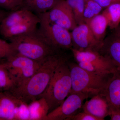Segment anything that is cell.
Returning <instances> with one entry per match:
<instances>
[{"label": "cell", "mask_w": 120, "mask_h": 120, "mask_svg": "<svg viewBox=\"0 0 120 120\" xmlns=\"http://www.w3.org/2000/svg\"><path fill=\"white\" fill-rule=\"evenodd\" d=\"M14 52L11 43L0 38V59L6 58Z\"/></svg>", "instance_id": "603a6c76"}, {"label": "cell", "mask_w": 120, "mask_h": 120, "mask_svg": "<svg viewBox=\"0 0 120 120\" xmlns=\"http://www.w3.org/2000/svg\"><path fill=\"white\" fill-rule=\"evenodd\" d=\"M68 120H98L90 114L84 112L77 113L70 117Z\"/></svg>", "instance_id": "cb8c5ba5"}, {"label": "cell", "mask_w": 120, "mask_h": 120, "mask_svg": "<svg viewBox=\"0 0 120 120\" xmlns=\"http://www.w3.org/2000/svg\"><path fill=\"white\" fill-rule=\"evenodd\" d=\"M102 14L107 19L110 28L116 29L120 23V2L114 3L107 7Z\"/></svg>", "instance_id": "ac0fdd59"}, {"label": "cell", "mask_w": 120, "mask_h": 120, "mask_svg": "<svg viewBox=\"0 0 120 120\" xmlns=\"http://www.w3.org/2000/svg\"><path fill=\"white\" fill-rule=\"evenodd\" d=\"M98 52L120 71V38L114 33L105 41Z\"/></svg>", "instance_id": "5bb4252c"}, {"label": "cell", "mask_w": 120, "mask_h": 120, "mask_svg": "<svg viewBox=\"0 0 120 120\" xmlns=\"http://www.w3.org/2000/svg\"><path fill=\"white\" fill-rule=\"evenodd\" d=\"M38 15L40 19L38 31L49 45L60 50L72 48V38L69 30L50 21L45 13Z\"/></svg>", "instance_id": "8992f818"}, {"label": "cell", "mask_w": 120, "mask_h": 120, "mask_svg": "<svg viewBox=\"0 0 120 120\" xmlns=\"http://www.w3.org/2000/svg\"><path fill=\"white\" fill-rule=\"evenodd\" d=\"M71 88V79L67 60L58 65L47 88L38 99H45L49 112L63 102L70 94Z\"/></svg>", "instance_id": "3957f363"}, {"label": "cell", "mask_w": 120, "mask_h": 120, "mask_svg": "<svg viewBox=\"0 0 120 120\" xmlns=\"http://www.w3.org/2000/svg\"><path fill=\"white\" fill-rule=\"evenodd\" d=\"M45 13L50 21L69 30L77 26L73 11L66 0H60Z\"/></svg>", "instance_id": "8fae6325"}, {"label": "cell", "mask_w": 120, "mask_h": 120, "mask_svg": "<svg viewBox=\"0 0 120 120\" xmlns=\"http://www.w3.org/2000/svg\"><path fill=\"white\" fill-rule=\"evenodd\" d=\"M84 22L87 24L95 38L103 42L102 38L108 26V22L105 16L102 13L99 14L91 19L85 20Z\"/></svg>", "instance_id": "2e32d148"}, {"label": "cell", "mask_w": 120, "mask_h": 120, "mask_svg": "<svg viewBox=\"0 0 120 120\" xmlns=\"http://www.w3.org/2000/svg\"><path fill=\"white\" fill-rule=\"evenodd\" d=\"M83 110L96 117L98 120H103L109 116V105L107 99L101 94L91 97L86 101L82 107Z\"/></svg>", "instance_id": "4fadbf2b"}, {"label": "cell", "mask_w": 120, "mask_h": 120, "mask_svg": "<svg viewBox=\"0 0 120 120\" xmlns=\"http://www.w3.org/2000/svg\"><path fill=\"white\" fill-rule=\"evenodd\" d=\"M23 0H0V8L12 11L22 8Z\"/></svg>", "instance_id": "7402d4cb"}, {"label": "cell", "mask_w": 120, "mask_h": 120, "mask_svg": "<svg viewBox=\"0 0 120 120\" xmlns=\"http://www.w3.org/2000/svg\"></svg>", "instance_id": "f546056e"}, {"label": "cell", "mask_w": 120, "mask_h": 120, "mask_svg": "<svg viewBox=\"0 0 120 120\" xmlns=\"http://www.w3.org/2000/svg\"><path fill=\"white\" fill-rule=\"evenodd\" d=\"M0 120H1V119H0Z\"/></svg>", "instance_id": "f1b7e54d"}, {"label": "cell", "mask_w": 120, "mask_h": 120, "mask_svg": "<svg viewBox=\"0 0 120 120\" xmlns=\"http://www.w3.org/2000/svg\"><path fill=\"white\" fill-rule=\"evenodd\" d=\"M68 65L71 79L69 94L82 92L88 94L90 98L98 94L105 88L113 73L98 74L86 71L77 64L68 62Z\"/></svg>", "instance_id": "277c9868"}, {"label": "cell", "mask_w": 120, "mask_h": 120, "mask_svg": "<svg viewBox=\"0 0 120 120\" xmlns=\"http://www.w3.org/2000/svg\"><path fill=\"white\" fill-rule=\"evenodd\" d=\"M40 19L38 15L26 9L10 11L0 24V34L9 39L37 30Z\"/></svg>", "instance_id": "5b68a950"}, {"label": "cell", "mask_w": 120, "mask_h": 120, "mask_svg": "<svg viewBox=\"0 0 120 120\" xmlns=\"http://www.w3.org/2000/svg\"><path fill=\"white\" fill-rule=\"evenodd\" d=\"M26 103L7 91L0 92V119L1 120H21L20 106Z\"/></svg>", "instance_id": "7c38bea8"}, {"label": "cell", "mask_w": 120, "mask_h": 120, "mask_svg": "<svg viewBox=\"0 0 120 120\" xmlns=\"http://www.w3.org/2000/svg\"><path fill=\"white\" fill-rule=\"evenodd\" d=\"M67 60L60 52L49 56L32 76L7 92L23 103H32L47 88L58 65Z\"/></svg>", "instance_id": "6da1fadb"}, {"label": "cell", "mask_w": 120, "mask_h": 120, "mask_svg": "<svg viewBox=\"0 0 120 120\" xmlns=\"http://www.w3.org/2000/svg\"><path fill=\"white\" fill-rule=\"evenodd\" d=\"M10 12L0 9V24Z\"/></svg>", "instance_id": "4316f807"}, {"label": "cell", "mask_w": 120, "mask_h": 120, "mask_svg": "<svg viewBox=\"0 0 120 120\" xmlns=\"http://www.w3.org/2000/svg\"><path fill=\"white\" fill-rule=\"evenodd\" d=\"M17 85L16 80L3 64H0V92L9 91Z\"/></svg>", "instance_id": "d6986e66"}, {"label": "cell", "mask_w": 120, "mask_h": 120, "mask_svg": "<svg viewBox=\"0 0 120 120\" xmlns=\"http://www.w3.org/2000/svg\"><path fill=\"white\" fill-rule=\"evenodd\" d=\"M38 28L13 37L9 41L14 52L42 63L49 56L60 50L49 45Z\"/></svg>", "instance_id": "7a4b0ae2"}, {"label": "cell", "mask_w": 120, "mask_h": 120, "mask_svg": "<svg viewBox=\"0 0 120 120\" xmlns=\"http://www.w3.org/2000/svg\"><path fill=\"white\" fill-rule=\"evenodd\" d=\"M79 67L86 71L98 74L107 75L117 71L109 60L98 51L80 50L71 49Z\"/></svg>", "instance_id": "52a82bcc"}, {"label": "cell", "mask_w": 120, "mask_h": 120, "mask_svg": "<svg viewBox=\"0 0 120 120\" xmlns=\"http://www.w3.org/2000/svg\"><path fill=\"white\" fill-rule=\"evenodd\" d=\"M74 49L80 50H92L98 52L103 41L98 40L86 24L84 23L77 26L71 33Z\"/></svg>", "instance_id": "30bf717a"}, {"label": "cell", "mask_w": 120, "mask_h": 120, "mask_svg": "<svg viewBox=\"0 0 120 120\" xmlns=\"http://www.w3.org/2000/svg\"><path fill=\"white\" fill-rule=\"evenodd\" d=\"M100 94L105 98L109 105L120 109V71L112 74L105 88Z\"/></svg>", "instance_id": "9a60e30c"}, {"label": "cell", "mask_w": 120, "mask_h": 120, "mask_svg": "<svg viewBox=\"0 0 120 120\" xmlns=\"http://www.w3.org/2000/svg\"><path fill=\"white\" fill-rule=\"evenodd\" d=\"M102 9L94 0H85L83 13L84 20L91 19L99 15Z\"/></svg>", "instance_id": "44dd1931"}, {"label": "cell", "mask_w": 120, "mask_h": 120, "mask_svg": "<svg viewBox=\"0 0 120 120\" xmlns=\"http://www.w3.org/2000/svg\"><path fill=\"white\" fill-rule=\"evenodd\" d=\"M114 30H115L114 33L120 38V26H119L117 28Z\"/></svg>", "instance_id": "83f0119b"}, {"label": "cell", "mask_w": 120, "mask_h": 120, "mask_svg": "<svg viewBox=\"0 0 120 120\" xmlns=\"http://www.w3.org/2000/svg\"><path fill=\"white\" fill-rule=\"evenodd\" d=\"M73 11L77 25L84 22V11L85 0H66Z\"/></svg>", "instance_id": "ffe728a7"}, {"label": "cell", "mask_w": 120, "mask_h": 120, "mask_svg": "<svg viewBox=\"0 0 120 120\" xmlns=\"http://www.w3.org/2000/svg\"><path fill=\"white\" fill-rule=\"evenodd\" d=\"M60 0H23L22 8L37 15L51 9Z\"/></svg>", "instance_id": "e0dca14e"}, {"label": "cell", "mask_w": 120, "mask_h": 120, "mask_svg": "<svg viewBox=\"0 0 120 120\" xmlns=\"http://www.w3.org/2000/svg\"><path fill=\"white\" fill-rule=\"evenodd\" d=\"M88 98V94L82 92L70 94L59 106L48 113L45 120H68L77 113Z\"/></svg>", "instance_id": "9c48e42d"}, {"label": "cell", "mask_w": 120, "mask_h": 120, "mask_svg": "<svg viewBox=\"0 0 120 120\" xmlns=\"http://www.w3.org/2000/svg\"><path fill=\"white\" fill-rule=\"evenodd\" d=\"M109 116L111 120H120V109L109 105Z\"/></svg>", "instance_id": "d4e9b609"}, {"label": "cell", "mask_w": 120, "mask_h": 120, "mask_svg": "<svg viewBox=\"0 0 120 120\" xmlns=\"http://www.w3.org/2000/svg\"><path fill=\"white\" fill-rule=\"evenodd\" d=\"M102 8H106L114 3L120 2V0H94Z\"/></svg>", "instance_id": "484cf974"}, {"label": "cell", "mask_w": 120, "mask_h": 120, "mask_svg": "<svg viewBox=\"0 0 120 120\" xmlns=\"http://www.w3.org/2000/svg\"><path fill=\"white\" fill-rule=\"evenodd\" d=\"M5 59L6 61L3 63V64L16 80L17 86L32 76L38 70L42 63L15 52Z\"/></svg>", "instance_id": "ba28073f"}]
</instances>
